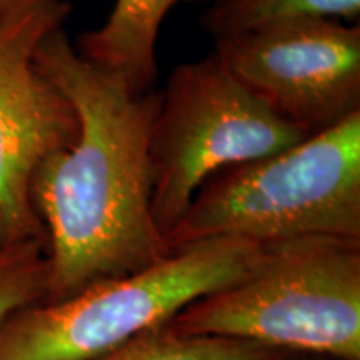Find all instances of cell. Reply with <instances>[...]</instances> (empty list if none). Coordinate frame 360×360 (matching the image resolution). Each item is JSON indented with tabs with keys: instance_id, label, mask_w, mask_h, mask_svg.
Masks as SVG:
<instances>
[{
	"instance_id": "obj_12",
	"label": "cell",
	"mask_w": 360,
	"mask_h": 360,
	"mask_svg": "<svg viewBox=\"0 0 360 360\" xmlns=\"http://www.w3.org/2000/svg\"><path fill=\"white\" fill-rule=\"evenodd\" d=\"M52 2L57 0H0V22Z\"/></svg>"
},
{
	"instance_id": "obj_7",
	"label": "cell",
	"mask_w": 360,
	"mask_h": 360,
	"mask_svg": "<svg viewBox=\"0 0 360 360\" xmlns=\"http://www.w3.org/2000/svg\"><path fill=\"white\" fill-rule=\"evenodd\" d=\"M214 53L282 119L307 134L360 112V25L299 20L215 42Z\"/></svg>"
},
{
	"instance_id": "obj_5",
	"label": "cell",
	"mask_w": 360,
	"mask_h": 360,
	"mask_svg": "<svg viewBox=\"0 0 360 360\" xmlns=\"http://www.w3.org/2000/svg\"><path fill=\"white\" fill-rule=\"evenodd\" d=\"M209 53L180 64L159 92L148 135L152 215L164 237L219 170L277 154L307 137Z\"/></svg>"
},
{
	"instance_id": "obj_10",
	"label": "cell",
	"mask_w": 360,
	"mask_h": 360,
	"mask_svg": "<svg viewBox=\"0 0 360 360\" xmlns=\"http://www.w3.org/2000/svg\"><path fill=\"white\" fill-rule=\"evenodd\" d=\"M295 355L231 337L182 335L164 323L90 360H290Z\"/></svg>"
},
{
	"instance_id": "obj_8",
	"label": "cell",
	"mask_w": 360,
	"mask_h": 360,
	"mask_svg": "<svg viewBox=\"0 0 360 360\" xmlns=\"http://www.w3.org/2000/svg\"><path fill=\"white\" fill-rule=\"evenodd\" d=\"M192 0H115L105 22L79 35L84 58L124 80L134 92L152 90L157 80V40L175 6Z\"/></svg>"
},
{
	"instance_id": "obj_1",
	"label": "cell",
	"mask_w": 360,
	"mask_h": 360,
	"mask_svg": "<svg viewBox=\"0 0 360 360\" xmlns=\"http://www.w3.org/2000/svg\"><path fill=\"white\" fill-rule=\"evenodd\" d=\"M35 62L79 119L75 141L49 155L30 184L47 237L44 302H58L172 252L152 215L148 135L159 94L134 92L89 62L64 27L40 44Z\"/></svg>"
},
{
	"instance_id": "obj_6",
	"label": "cell",
	"mask_w": 360,
	"mask_h": 360,
	"mask_svg": "<svg viewBox=\"0 0 360 360\" xmlns=\"http://www.w3.org/2000/svg\"><path fill=\"white\" fill-rule=\"evenodd\" d=\"M70 11L69 2L57 0L0 22V244L47 247L30 184L49 155L75 141L79 119L35 53Z\"/></svg>"
},
{
	"instance_id": "obj_3",
	"label": "cell",
	"mask_w": 360,
	"mask_h": 360,
	"mask_svg": "<svg viewBox=\"0 0 360 360\" xmlns=\"http://www.w3.org/2000/svg\"><path fill=\"white\" fill-rule=\"evenodd\" d=\"M360 238V112L262 159L219 170L165 236L170 249L236 237Z\"/></svg>"
},
{
	"instance_id": "obj_11",
	"label": "cell",
	"mask_w": 360,
	"mask_h": 360,
	"mask_svg": "<svg viewBox=\"0 0 360 360\" xmlns=\"http://www.w3.org/2000/svg\"><path fill=\"white\" fill-rule=\"evenodd\" d=\"M47 281L45 244H0V330L22 309L44 302Z\"/></svg>"
},
{
	"instance_id": "obj_9",
	"label": "cell",
	"mask_w": 360,
	"mask_h": 360,
	"mask_svg": "<svg viewBox=\"0 0 360 360\" xmlns=\"http://www.w3.org/2000/svg\"><path fill=\"white\" fill-rule=\"evenodd\" d=\"M360 0H212L200 19L214 39H232L255 30L299 20L359 22Z\"/></svg>"
},
{
	"instance_id": "obj_2",
	"label": "cell",
	"mask_w": 360,
	"mask_h": 360,
	"mask_svg": "<svg viewBox=\"0 0 360 360\" xmlns=\"http://www.w3.org/2000/svg\"><path fill=\"white\" fill-rule=\"evenodd\" d=\"M165 326L335 360H360V238L307 236L260 244L231 285Z\"/></svg>"
},
{
	"instance_id": "obj_13",
	"label": "cell",
	"mask_w": 360,
	"mask_h": 360,
	"mask_svg": "<svg viewBox=\"0 0 360 360\" xmlns=\"http://www.w3.org/2000/svg\"><path fill=\"white\" fill-rule=\"evenodd\" d=\"M290 360H335V359H328V357H321V355H309V354H299L295 357H292Z\"/></svg>"
},
{
	"instance_id": "obj_4",
	"label": "cell",
	"mask_w": 360,
	"mask_h": 360,
	"mask_svg": "<svg viewBox=\"0 0 360 360\" xmlns=\"http://www.w3.org/2000/svg\"><path fill=\"white\" fill-rule=\"evenodd\" d=\"M259 250L236 237L192 242L139 272L22 309L0 330V360L96 359L238 281Z\"/></svg>"
}]
</instances>
